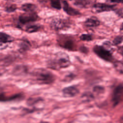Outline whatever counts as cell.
<instances>
[{
	"label": "cell",
	"mask_w": 123,
	"mask_h": 123,
	"mask_svg": "<svg viewBox=\"0 0 123 123\" xmlns=\"http://www.w3.org/2000/svg\"><path fill=\"white\" fill-rule=\"evenodd\" d=\"M71 64L69 56L65 53L59 52L56 54L55 57L49 60L47 63L48 67L53 70H59L67 68Z\"/></svg>",
	"instance_id": "obj_1"
},
{
	"label": "cell",
	"mask_w": 123,
	"mask_h": 123,
	"mask_svg": "<svg viewBox=\"0 0 123 123\" xmlns=\"http://www.w3.org/2000/svg\"><path fill=\"white\" fill-rule=\"evenodd\" d=\"M33 77L35 82L39 85H49L55 80L53 74L43 68L35 70L33 73Z\"/></svg>",
	"instance_id": "obj_2"
},
{
	"label": "cell",
	"mask_w": 123,
	"mask_h": 123,
	"mask_svg": "<svg viewBox=\"0 0 123 123\" xmlns=\"http://www.w3.org/2000/svg\"><path fill=\"white\" fill-rule=\"evenodd\" d=\"M93 51L98 57L102 60L110 62L113 60V57L111 52L104 46L96 45L93 48Z\"/></svg>",
	"instance_id": "obj_3"
},
{
	"label": "cell",
	"mask_w": 123,
	"mask_h": 123,
	"mask_svg": "<svg viewBox=\"0 0 123 123\" xmlns=\"http://www.w3.org/2000/svg\"><path fill=\"white\" fill-rule=\"evenodd\" d=\"M123 100V84L118 85L113 90L112 95V102L115 106Z\"/></svg>",
	"instance_id": "obj_4"
},
{
	"label": "cell",
	"mask_w": 123,
	"mask_h": 123,
	"mask_svg": "<svg viewBox=\"0 0 123 123\" xmlns=\"http://www.w3.org/2000/svg\"><path fill=\"white\" fill-rule=\"evenodd\" d=\"M38 18L37 14L35 12H26L22 14L19 17V21L22 24L33 22L37 20Z\"/></svg>",
	"instance_id": "obj_5"
},
{
	"label": "cell",
	"mask_w": 123,
	"mask_h": 123,
	"mask_svg": "<svg viewBox=\"0 0 123 123\" xmlns=\"http://www.w3.org/2000/svg\"><path fill=\"white\" fill-rule=\"evenodd\" d=\"M115 5H110L102 3L95 4L92 7V11L95 13H99L103 12H108L114 10Z\"/></svg>",
	"instance_id": "obj_6"
},
{
	"label": "cell",
	"mask_w": 123,
	"mask_h": 123,
	"mask_svg": "<svg viewBox=\"0 0 123 123\" xmlns=\"http://www.w3.org/2000/svg\"><path fill=\"white\" fill-rule=\"evenodd\" d=\"M62 92L64 97L71 98L77 95L79 92V90L74 86H69L63 88Z\"/></svg>",
	"instance_id": "obj_7"
},
{
	"label": "cell",
	"mask_w": 123,
	"mask_h": 123,
	"mask_svg": "<svg viewBox=\"0 0 123 123\" xmlns=\"http://www.w3.org/2000/svg\"><path fill=\"white\" fill-rule=\"evenodd\" d=\"M50 26L51 28L55 30L63 29L67 26V22L63 19L55 18L53 19L51 21Z\"/></svg>",
	"instance_id": "obj_8"
},
{
	"label": "cell",
	"mask_w": 123,
	"mask_h": 123,
	"mask_svg": "<svg viewBox=\"0 0 123 123\" xmlns=\"http://www.w3.org/2000/svg\"><path fill=\"white\" fill-rule=\"evenodd\" d=\"M13 40V38L10 35L3 32H0V49H5L7 47V44L12 42Z\"/></svg>",
	"instance_id": "obj_9"
},
{
	"label": "cell",
	"mask_w": 123,
	"mask_h": 123,
	"mask_svg": "<svg viewBox=\"0 0 123 123\" xmlns=\"http://www.w3.org/2000/svg\"><path fill=\"white\" fill-rule=\"evenodd\" d=\"M23 98V95L21 94H16L15 95L7 96L3 93H0V101L5 102L12 100H16L18 99H20Z\"/></svg>",
	"instance_id": "obj_10"
},
{
	"label": "cell",
	"mask_w": 123,
	"mask_h": 123,
	"mask_svg": "<svg viewBox=\"0 0 123 123\" xmlns=\"http://www.w3.org/2000/svg\"><path fill=\"white\" fill-rule=\"evenodd\" d=\"M62 4H63V10L68 14L72 16H74V15H76L80 14L78 11L71 7L66 1L63 0Z\"/></svg>",
	"instance_id": "obj_11"
},
{
	"label": "cell",
	"mask_w": 123,
	"mask_h": 123,
	"mask_svg": "<svg viewBox=\"0 0 123 123\" xmlns=\"http://www.w3.org/2000/svg\"><path fill=\"white\" fill-rule=\"evenodd\" d=\"M84 24L87 27H95L100 25V22L96 17L92 16L87 18Z\"/></svg>",
	"instance_id": "obj_12"
},
{
	"label": "cell",
	"mask_w": 123,
	"mask_h": 123,
	"mask_svg": "<svg viewBox=\"0 0 123 123\" xmlns=\"http://www.w3.org/2000/svg\"><path fill=\"white\" fill-rule=\"evenodd\" d=\"M90 4V2L88 0H75L74 2V5L81 8H86Z\"/></svg>",
	"instance_id": "obj_13"
},
{
	"label": "cell",
	"mask_w": 123,
	"mask_h": 123,
	"mask_svg": "<svg viewBox=\"0 0 123 123\" xmlns=\"http://www.w3.org/2000/svg\"><path fill=\"white\" fill-rule=\"evenodd\" d=\"M36 8V5L33 3H25L21 6V9L25 12H34Z\"/></svg>",
	"instance_id": "obj_14"
},
{
	"label": "cell",
	"mask_w": 123,
	"mask_h": 123,
	"mask_svg": "<svg viewBox=\"0 0 123 123\" xmlns=\"http://www.w3.org/2000/svg\"><path fill=\"white\" fill-rule=\"evenodd\" d=\"M62 47L65 49L73 50L74 47V43L73 40L71 39H67L64 41V42L62 43Z\"/></svg>",
	"instance_id": "obj_15"
},
{
	"label": "cell",
	"mask_w": 123,
	"mask_h": 123,
	"mask_svg": "<svg viewBox=\"0 0 123 123\" xmlns=\"http://www.w3.org/2000/svg\"><path fill=\"white\" fill-rule=\"evenodd\" d=\"M113 67L117 72L123 75V61H117L114 62Z\"/></svg>",
	"instance_id": "obj_16"
},
{
	"label": "cell",
	"mask_w": 123,
	"mask_h": 123,
	"mask_svg": "<svg viewBox=\"0 0 123 123\" xmlns=\"http://www.w3.org/2000/svg\"><path fill=\"white\" fill-rule=\"evenodd\" d=\"M30 44L27 40H23L20 44V50L21 51H26L29 49Z\"/></svg>",
	"instance_id": "obj_17"
},
{
	"label": "cell",
	"mask_w": 123,
	"mask_h": 123,
	"mask_svg": "<svg viewBox=\"0 0 123 123\" xmlns=\"http://www.w3.org/2000/svg\"><path fill=\"white\" fill-rule=\"evenodd\" d=\"M50 4L52 8L57 10H60L62 7L60 0H50Z\"/></svg>",
	"instance_id": "obj_18"
},
{
	"label": "cell",
	"mask_w": 123,
	"mask_h": 123,
	"mask_svg": "<svg viewBox=\"0 0 123 123\" xmlns=\"http://www.w3.org/2000/svg\"><path fill=\"white\" fill-rule=\"evenodd\" d=\"M40 28V27L37 25H32L27 28L26 31L28 33H31L33 32H36Z\"/></svg>",
	"instance_id": "obj_19"
},
{
	"label": "cell",
	"mask_w": 123,
	"mask_h": 123,
	"mask_svg": "<svg viewBox=\"0 0 123 123\" xmlns=\"http://www.w3.org/2000/svg\"><path fill=\"white\" fill-rule=\"evenodd\" d=\"M80 39L83 41H89L93 39V37L90 34H82L80 36Z\"/></svg>",
	"instance_id": "obj_20"
},
{
	"label": "cell",
	"mask_w": 123,
	"mask_h": 123,
	"mask_svg": "<svg viewBox=\"0 0 123 123\" xmlns=\"http://www.w3.org/2000/svg\"><path fill=\"white\" fill-rule=\"evenodd\" d=\"M93 91L97 94H101L104 91V88L101 86H95L93 87Z\"/></svg>",
	"instance_id": "obj_21"
},
{
	"label": "cell",
	"mask_w": 123,
	"mask_h": 123,
	"mask_svg": "<svg viewBox=\"0 0 123 123\" xmlns=\"http://www.w3.org/2000/svg\"><path fill=\"white\" fill-rule=\"evenodd\" d=\"M123 39V38L122 36H117L116 37L114 38V40H113V44L114 45H119L122 43Z\"/></svg>",
	"instance_id": "obj_22"
},
{
	"label": "cell",
	"mask_w": 123,
	"mask_h": 123,
	"mask_svg": "<svg viewBox=\"0 0 123 123\" xmlns=\"http://www.w3.org/2000/svg\"><path fill=\"white\" fill-rule=\"evenodd\" d=\"M16 9H17V7L16 5L12 4V5H11L10 6H7L5 9V11L8 12H13L16 10Z\"/></svg>",
	"instance_id": "obj_23"
},
{
	"label": "cell",
	"mask_w": 123,
	"mask_h": 123,
	"mask_svg": "<svg viewBox=\"0 0 123 123\" xmlns=\"http://www.w3.org/2000/svg\"><path fill=\"white\" fill-rule=\"evenodd\" d=\"M106 0L112 3H123V0Z\"/></svg>",
	"instance_id": "obj_24"
},
{
	"label": "cell",
	"mask_w": 123,
	"mask_h": 123,
	"mask_svg": "<svg viewBox=\"0 0 123 123\" xmlns=\"http://www.w3.org/2000/svg\"><path fill=\"white\" fill-rule=\"evenodd\" d=\"M119 52L121 53V54H122V55L123 56V47H122V48H121L119 49Z\"/></svg>",
	"instance_id": "obj_25"
},
{
	"label": "cell",
	"mask_w": 123,
	"mask_h": 123,
	"mask_svg": "<svg viewBox=\"0 0 123 123\" xmlns=\"http://www.w3.org/2000/svg\"><path fill=\"white\" fill-rule=\"evenodd\" d=\"M120 29H121V31H122L123 32V23L122 24V25H121Z\"/></svg>",
	"instance_id": "obj_26"
},
{
	"label": "cell",
	"mask_w": 123,
	"mask_h": 123,
	"mask_svg": "<svg viewBox=\"0 0 123 123\" xmlns=\"http://www.w3.org/2000/svg\"><path fill=\"white\" fill-rule=\"evenodd\" d=\"M38 123H49L47 122H46V121H40Z\"/></svg>",
	"instance_id": "obj_27"
},
{
	"label": "cell",
	"mask_w": 123,
	"mask_h": 123,
	"mask_svg": "<svg viewBox=\"0 0 123 123\" xmlns=\"http://www.w3.org/2000/svg\"></svg>",
	"instance_id": "obj_28"
}]
</instances>
